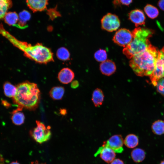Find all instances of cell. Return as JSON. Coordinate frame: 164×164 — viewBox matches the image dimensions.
Returning <instances> with one entry per match:
<instances>
[{
    "instance_id": "20",
    "label": "cell",
    "mask_w": 164,
    "mask_h": 164,
    "mask_svg": "<svg viewBox=\"0 0 164 164\" xmlns=\"http://www.w3.org/2000/svg\"><path fill=\"white\" fill-rule=\"evenodd\" d=\"M124 142L125 145L128 148H133L138 145V138L136 135L132 134H129L126 136Z\"/></svg>"
},
{
    "instance_id": "17",
    "label": "cell",
    "mask_w": 164,
    "mask_h": 164,
    "mask_svg": "<svg viewBox=\"0 0 164 164\" xmlns=\"http://www.w3.org/2000/svg\"><path fill=\"white\" fill-rule=\"evenodd\" d=\"M22 110L17 108L12 112L11 120L13 123L15 125H21L24 122L25 117L24 114L21 111Z\"/></svg>"
},
{
    "instance_id": "26",
    "label": "cell",
    "mask_w": 164,
    "mask_h": 164,
    "mask_svg": "<svg viewBox=\"0 0 164 164\" xmlns=\"http://www.w3.org/2000/svg\"><path fill=\"white\" fill-rule=\"evenodd\" d=\"M56 55L59 60L63 61L69 60L70 57L69 51L66 48L64 47H60L57 50Z\"/></svg>"
},
{
    "instance_id": "35",
    "label": "cell",
    "mask_w": 164,
    "mask_h": 164,
    "mask_svg": "<svg viewBox=\"0 0 164 164\" xmlns=\"http://www.w3.org/2000/svg\"><path fill=\"white\" fill-rule=\"evenodd\" d=\"M30 164H46L45 163H39L38 161L32 162Z\"/></svg>"
},
{
    "instance_id": "29",
    "label": "cell",
    "mask_w": 164,
    "mask_h": 164,
    "mask_svg": "<svg viewBox=\"0 0 164 164\" xmlns=\"http://www.w3.org/2000/svg\"><path fill=\"white\" fill-rule=\"evenodd\" d=\"M157 90L163 96H164V77L160 79L157 82Z\"/></svg>"
},
{
    "instance_id": "2",
    "label": "cell",
    "mask_w": 164,
    "mask_h": 164,
    "mask_svg": "<svg viewBox=\"0 0 164 164\" xmlns=\"http://www.w3.org/2000/svg\"><path fill=\"white\" fill-rule=\"evenodd\" d=\"M159 51L151 44L145 51L131 59L129 65L136 75L142 77L151 74L155 67Z\"/></svg>"
},
{
    "instance_id": "24",
    "label": "cell",
    "mask_w": 164,
    "mask_h": 164,
    "mask_svg": "<svg viewBox=\"0 0 164 164\" xmlns=\"http://www.w3.org/2000/svg\"><path fill=\"white\" fill-rule=\"evenodd\" d=\"M152 132L155 135H160L164 134V121L158 120L154 122L152 126Z\"/></svg>"
},
{
    "instance_id": "15",
    "label": "cell",
    "mask_w": 164,
    "mask_h": 164,
    "mask_svg": "<svg viewBox=\"0 0 164 164\" xmlns=\"http://www.w3.org/2000/svg\"><path fill=\"white\" fill-rule=\"evenodd\" d=\"M19 19L16 27L20 29H24L27 26V22L30 19V13L28 11L24 10L19 14Z\"/></svg>"
},
{
    "instance_id": "22",
    "label": "cell",
    "mask_w": 164,
    "mask_h": 164,
    "mask_svg": "<svg viewBox=\"0 0 164 164\" xmlns=\"http://www.w3.org/2000/svg\"><path fill=\"white\" fill-rule=\"evenodd\" d=\"M4 93L5 95L9 97H13L15 95L16 87L9 82H6L4 84Z\"/></svg>"
},
{
    "instance_id": "31",
    "label": "cell",
    "mask_w": 164,
    "mask_h": 164,
    "mask_svg": "<svg viewBox=\"0 0 164 164\" xmlns=\"http://www.w3.org/2000/svg\"><path fill=\"white\" fill-rule=\"evenodd\" d=\"M111 164H124L123 161L119 159H114L111 163Z\"/></svg>"
},
{
    "instance_id": "1",
    "label": "cell",
    "mask_w": 164,
    "mask_h": 164,
    "mask_svg": "<svg viewBox=\"0 0 164 164\" xmlns=\"http://www.w3.org/2000/svg\"><path fill=\"white\" fill-rule=\"evenodd\" d=\"M16 88L15 95L13 98L18 108L35 110L39 106L40 98V91L37 84L25 81L18 84Z\"/></svg>"
},
{
    "instance_id": "28",
    "label": "cell",
    "mask_w": 164,
    "mask_h": 164,
    "mask_svg": "<svg viewBox=\"0 0 164 164\" xmlns=\"http://www.w3.org/2000/svg\"><path fill=\"white\" fill-rule=\"evenodd\" d=\"M94 57L98 62H102L106 60L107 54L105 50L100 49L94 54Z\"/></svg>"
},
{
    "instance_id": "19",
    "label": "cell",
    "mask_w": 164,
    "mask_h": 164,
    "mask_svg": "<svg viewBox=\"0 0 164 164\" xmlns=\"http://www.w3.org/2000/svg\"><path fill=\"white\" fill-rule=\"evenodd\" d=\"M64 88L62 86H56L52 87L50 90L49 94L50 97L53 100L61 99L64 93Z\"/></svg>"
},
{
    "instance_id": "12",
    "label": "cell",
    "mask_w": 164,
    "mask_h": 164,
    "mask_svg": "<svg viewBox=\"0 0 164 164\" xmlns=\"http://www.w3.org/2000/svg\"><path fill=\"white\" fill-rule=\"evenodd\" d=\"M128 18L136 27L145 24V17L144 12L140 9H136L131 11L128 14Z\"/></svg>"
},
{
    "instance_id": "23",
    "label": "cell",
    "mask_w": 164,
    "mask_h": 164,
    "mask_svg": "<svg viewBox=\"0 0 164 164\" xmlns=\"http://www.w3.org/2000/svg\"><path fill=\"white\" fill-rule=\"evenodd\" d=\"M11 0H0V19H4L8 10L12 6Z\"/></svg>"
},
{
    "instance_id": "16",
    "label": "cell",
    "mask_w": 164,
    "mask_h": 164,
    "mask_svg": "<svg viewBox=\"0 0 164 164\" xmlns=\"http://www.w3.org/2000/svg\"><path fill=\"white\" fill-rule=\"evenodd\" d=\"M104 98V94L101 89L97 88L94 90L92 93L91 99L95 107H98L101 105Z\"/></svg>"
},
{
    "instance_id": "34",
    "label": "cell",
    "mask_w": 164,
    "mask_h": 164,
    "mask_svg": "<svg viewBox=\"0 0 164 164\" xmlns=\"http://www.w3.org/2000/svg\"><path fill=\"white\" fill-rule=\"evenodd\" d=\"M159 53L160 55L161 58L163 60L164 62V47L162 49V50L161 51H159Z\"/></svg>"
},
{
    "instance_id": "36",
    "label": "cell",
    "mask_w": 164,
    "mask_h": 164,
    "mask_svg": "<svg viewBox=\"0 0 164 164\" xmlns=\"http://www.w3.org/2000/svg\"><path fill=\"white\" fill-rule=\"evenodd\" d=\"M9 164H20L19 162H18L17 161H14L11 162Z\"/></svg>"
},
{
    "instance_id": "30",
    "label": "cell",
    "mask_w": 164,
    "mask_h": 164,
    "mask_svg": "<svg viewBox=\"0 0 164 164\" xmlns=\"http://www.w3.org/2000/svg\"><path fill=\"white\" fill-rule=\"evenodd\" d=\"M122 4L127 6L129 5L132 1V0H118Z\"/></svg>"
},
{
    "instance_id": "7",
    "label": "cell",
    "mask_w": 164,
    "mask_h": 164,
    "mask_svg": "<svg viewBox=\"0 0 164 164\" xmlns=\"http://www.w3.org/2000/svg\"><path fill=\"white\" fill-rule=\"evenodd\" d=\"M132 39V32L127 29L122 28L116 32L113 41L117 44L125 48L130 43Z\"/></svg>"
},
{
    "instance_id": "4",
    "label": "cell",
    "mask_w": 164,
    "mask_h": 164,
    "mask_svg": "<svg viewBox=\"0 0 164 164\" xmlns=\"http://www.w3.org/2000/svg\"><path fill=\"white\" fill-rule=\"evenodd\" d=\"M16 47L22 51L25 56L37 63L46 64L53 61L51 50L41 43H37L32 46L19 40Z\"/></svg>"
},
{
    "instance_id": "37",
    "label": "cell",
    "mask_w": 164,
    "mask_h": 164,
    "mask_svg": "<svg viewBox=\"0 0 164 164\" xmlns=\"http://www.w3.org/2000/svg\"><path fill=\"white\" fill-rule=\"evenodd\" d=\"M160 164H164V160L161 161Z\"/></svg>"
},
{
    "instance_id": "5",
    "label": "cell",
    "mask_w": 164,
    "mask_h": 164,
    "mask_svg": "<svg viewBox=\"0 0 164 164\" xmlns=\"http://www.w3.org/2000/svg\"><path fill=\"white\" fill-rule=\"evenodd\" d=\"M36 126L30 130L29 134L36 142L42 144L49 140L51 138V132L50 127H46L39 121H36Z\"/></svg>"
},
{
    "instance_id": "25",
    "label": "cell",
    "mask_w": 164,
    "mask_h": 164,
    "mask_svg": "<svg viewBox=\"0 0 164 164\" xmlns=\"http://www.w3.org/2000/svg\"><path fill=\"white\" fill-rule=\"evenodd\" d=\"M144 10L147 15L152 19L155 18L159 14L158 9L155 7L150 4L146 5L144 8Z\"/></svg>"
},
{
    "instance_id": "6",
    "label": "cell",
    "mask_w": 164,
    "mask_h": 164,
    "mask_svg": "<svg viewBox=\"0 0 164 164\" xmlns=\"http://www.w3.org/2000/svg\"><path fill=\"white\" fill-rule=\"evenodd\" d=\"M101 24L103 29L112 32L116 30L119 27L120 22L117 15L111 13H108L101 19Z\"/></svg>"
},
{
    "instance_id": "8",
    "label": "cell",
    "mask_w": 164,
    "mask_h": 164,
    "mask_svg": "<svg viewBox=\"0 0 164 164\" xmlns=\"http://www.w3.org/2000/svg\"><path fill=\"white\" fill-rule=\"evenodd\" d=\"M124 140L120 135H113L107 141L104 142L103 146L108 147L114 151L115 153H121L123 152Z\"/></svg>"
},
{
    "instance_id": "21",
    "label": "cell",
    "mask_w": 164,
    "mask_h": 164,
    "mask_svg": "<svg viewBox=\"0 0 164 164\" xmlns=\"http://www.w3.org/2000/svg\"><path fill=\"white\" fill-rule=\"evenodd\" d=\"M131 156L134 162L139 163L142 162L145 159V153L142 149L136 148L132 151Z\"/></svg>"
},
{
    "instance_id": "18",
    "label": "cell",
    "mask_w": 164,
    "mask_h": 164,
    "mask_svg": "<svg viewBox=\"0 0 164 164\" xmlns=\"http://www.w3.org/2000/svg\"><path fill=\"white\" fill-rule=\"evenodd\" d=\"M4 19L5 23L9 26L16 27L19 20V15L15 12H8Z\"/></svg>"
},
{
    "instance_id": "9",
    "label": "cell",
    "mask_w": 164,
    "mask_h": 164,
    "mask_svg": "<svg viewBox=\"0 0 164 164\" xmlns=\"http://www.w3.org/2000/svg\"><path fill=\"white\" fill-rule=\"evenodd\" d=\"M164 62L158 53L155 69L150 76V80L154 86H156L157 81L164 77Z\"/></svg>"
},
{
    "instance_id": "10",
    "label": "cell",
    "mask_w": 164,
    "mask_h": 164,
    "mask_svg": "<svg viewBox=\"0 0 164 164\" xmlns=\"http://www.w3.org/2000/svg\"><path fill=\"white\" fill-rule=\"evenodd\" d=\"M100 155V156L102 159L106 162L111 163L116 156L115 152L111 148L102 145L100 147L94 154V156H97Z\"/></svg>"
},
{
    "instance_id": "11",
    "label": "cell",
    "mask_w": 164,
    "mask_h": 164,
    "mask_svg": "<svg viewBox=\"0 0 164 164\" xmlns=\"http://www.w3.org/2000/svg\"><path fill=\"white\" fill-rule=\"evenodd\" d=\"M48 2L49 0H26L27 6L33 12L46 10Z\"/></svg>"
},
{
    "instance_id": "3",
    "label": "cell",
    "mask_w": 164,
    "mask_h": 164,
    "mask_svg": "<svg viewBox=\"0 0 164 164\" xmlns=\"http://www.w3.org/2000/svg\"><path fill=\"white\" fill-rule=\"evenodd\" d=\"M132 33L133 39L132 41L123 50V53L130 59L145 51L151 45L149 39L153 32L148 29L137 27Z\"/></svg>"
},
{
    "instance_id": "32",
    "label": "cell",
    "mask_w": 164,
    "mask_h": 164,
    "mask_svg": "<svg viewBox=\"0 0 164 164\" xmlns=\"http://www.w3.org/2000/svg\"><path fill=\"white\" fill-rule=\"evenodd\" d=\"M158 5L161 9L164 11V0H159Z\"/></svg>"
},
{
    "instance_id": "33",
    "label": "cell",
    "mask_w": 164,
    "mask_h": 164,
    "mask_svg": "<svg viewBox=\"0 0 164 164\" xmlns=\"http://www.w3.org/2000/svg\"><path fill=\"white\" fill-rule=\"evenodd\" d=\"M79 85V83L78 81L75 80L71 83V86L73 88H76Z\"/></svg>"
},
{
    "instance_id": "27",
    "label": "cell",
    "mask_w": 164,
    "mask_h": 164,
    "mask_svg": "<svg viewBox=\"0 0 164 164\" xmlns=\"http://www.w3.org/2000/svg\"><path fill=\"white\" fill-rule=\"evenodd\" d=\"M57 7V5H56L54 7L47 9L46 10L47 14L52 20L61 16V14L58 10Z\"/></svg>"
},
{
    "instance_id": "14",
    "label": "cell",
    "mask_w": 164,
    "mask_h": 164,
    "mask_svg": "<svg viewBox=\"0 0 164 164\" xmlns=\"http://www.w3.org/2000/svg\"><path fill=\"white\" fill-rule=\"evenodd\" d=\"M116 67L114 63L112 61L108 60L101 62L100 65V70L104 75L109 76L116 71Z\"/></svg>"
},
{
    "instance_id": "13",
    "label": "cell",
    "mask_w": 164,
    "mask_h": 164,
    "mask_svg": "<svg viewBox=\"0 0 164 164\" xmlns=\"http://www.w3.org/2000/svg\"><path fill=\"white\" fill-rule=\"evenodd\" d=\"M74 77L73 71L68 68H64L59 72L58 75V78L61 83L67 84L71 82Z\"/></svg>"
}]
</instances>
